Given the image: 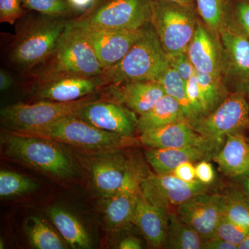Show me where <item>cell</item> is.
<instances>
[{
	"mask_svg": "<svg viewBox=\"0 0 249 249\" xmlns=\"http://www.w3.org/2000/svg\"><path fill=\"white\" fill-rule=\"evenodd\" d=\"M11 132L67 144L91 156L119 151L125 147L142 144L139 139L124 137L98 129L75 114L37 128Z\"/></svg>",
	"mask_w": 249,
	"mask_h": 249,
	"instance_id": "3",
	"label": "cell"
},
{
	"mask_svg": "<svg viewBox=\"0 0 249 249\" xmlns=\"http://www.w3.org/2000/svg\"><path fill=\"white\" fill-rule=\"evenodd\" d=\"M152 0H103L88 14L73 18L93 29L137 30L150 24Z\"/></svg>",
	"mask_w": 249,
	"mask_h": 249,
	"instance_id": "8",
	"label": "cell"
},
{
	"mask_svg": "<svg viewBox=\"0 0 249 249\" xmlns=\"http://www.w3.org/2000/svg\"><path fill=\"white\" fill-rule=\"evenodd\" d=\"M71 19L40 14L24 19L8 49L9 65L24 74L40 65L58 45Z\"/></svg>",
	"mask_w": 249,
	"mask_h": 249,
	"instance_id": "2",
	"label": "cell"
},
{
	"mask_svg": "<svg viewBox=\"0 0 249 249\" xmlns=\"http://www.w3.org/2000/svg\"><path fill=\"white\" fill-rule=\"evenodd\" d=\"M224 214L242 227L249 229V196L234 186L222 193Z\"/></svg>",
	"mask_w": 249,
	"mask_h": 249,
	"instance_id": "30",
	"label": "cell"
},
{
	"mask_svg": "<svg viewBox=\"0 0 249 249\" xmlns=\"http://www.w3.org/2000/svg\"><path fill=\"white\" fill-rule=\"evenodd\" d=\"M213 160L219 171L232 180L249 173V142L245 133L228 134Z\"/></svg>",
	"mask_w": 249,
	"mask_h": 249,
	"instance_id": "23",
	"label": "cell"
},
{
	"mask_svg": "<svg viewBox=\"0 0 249 249\" xmlns=\"http://www.w3.org/2000/svg\"><path fill=\"white\" fill-rule=\"evenodd\" d=\"M75 115L98 129L124 137H134L137 131L139 118L135 112L103 97L81 108Z\"/></svg>",
	"mask_w": 249,
	"mask_h": 249,
	"instance_id": "11",
	"label": "cell"
},
{
	"mask_svg": "<svg viewBox=\"0 0 249 249\" xmlns=\"http://www.w3.org/2000/svg\"><path fill=\"white\" fill-rule=\"evenodd\" d=\"M196 179L206 185L211 184L215 178L213 167L208 160L197 162L196 165Z\"/></svg>",
	"mask_w": 249,
	"mask_h": 249,
	"instance_id": "39",
	"label": "cell"
},
{
	"mask_svg": "<svg viewBox=\"0 0 249 249\" xmlns=\"http://www.w3.org/2000/svg\"><path fill=\"white\" fill-rule=\"evenodd\" d=\"M203 249H238V247L219 237H213L204 240Z\"/></svg>",
	"mask_w": 249,
	"mask_h": 249,
	"instance_id": "42",
	"label": "cell"
},
{
	"mask_svg": "<svg viewBox=\"0 0 249 249\" xmlns=\"http://www.w3.org/2000/svg\"><path fill=\"white\" fill-rule=\"evenodd\" d=\"M249 232L248 228L242 227L224 214L218 223L213 237H219L238 247Z\"/></svg>",
	"mask_w": 249,
	"mask_h": 249,
	"instance_id": "34",
	"label": "cell"
},
{
	"mask_svg": "<svg viewBox=\"0 0 249 249\" xmlns=\"http://www.w3.org/2000/svg\"><path fill=\"white\" fill-rule=\"evenodd\" d=\"M14 79L7 71L1 69L0 71V90L2 92L7 91L12 87Z\"/></svg>",
	"mask_w": 249,
	"mask_h": 249,
	"instance_id": "44",
	"label": "cell"
},
{
	"mask_svg": "<svg viewBox=\"0 0 249 249\" xmlns=\"http://www.w3.org/2000/svg\"><path fill=\"white\" fill-rule=\"evenodd\" d=\"M245 92L247 93V98H248L249 102V84L247 85V88H245Z\"/></svg>",
	"mask_w": 249,
	"mask_h": 249,
	"instance_id": "48",
	"label": "cell"
},
{
	"mask_svg": "<svg viewBox=\"0 0 249 249\" xmlns=\"http://www.w3.org/2000/svg\"><path fill=\"white\" fill-rule=\"evenodd\" d=\"M121 151L92 156L91 181L103 199L110 197L119 189L132 163V160Z\"/></svg>",
	"mask_w": 249,
	"mask_h": 249,
	"instance_id": "19",
	"label": "cell"
},
{
	"mask_svg": "<svg viewBox=\"0 0 249 249\" xmlns=\"http://www.w3.org/2000/svg\"><path fill=\"white\" fill-rule=\"evenodd\" d=\"M39 185L31 178L9 170L0 171V196L9 198L30 193L38 188Z\"/></svg>",
	"mask_w": 249,
	"mask_h": 249,
	"instance_id": "31",
	"label": "cell"
},
{
	"mask_svg": "<svg viewBox=\"0 0 249 249\" xmlns=\"http://www.w3.org/2000/svg\"><path fill=\"white\" fill-rule=\"evenodd\" d=\"M94 93L70 102L40 100L34 103L19 102L1 109V123L5 129L23 131L52 124L62 118L76 114L80 109L102 97Z\"/></svg>",
	"mask_w": 249,
	"mask_h": 249,
	"instance_id": "7",
	"label": "cell"
},
{
	"mask_svg": "<svg viewBox=\"0 0 249 249\" xmlns=\"http://www.w3.org/2000/svg\"><path fill=\"white\" fill-rule=\"evenodd\" d=\"M224 53V71L237 83V89L245 91L249 84V37L230 19L219 34Z\"/></svg>",
	"mask_w": 249,
	"mask_h": 249,
	"instance_id": "15",
	"label": "cell"
},
{
	"mask_svg": "<svg viewBox=\"0 0 249 249\" xmlns=\"http://www.w3.org/2000/svg\"><path fill=\"white\" fill-rule=\"evenodd\" d=\"M22 7L52 18H75L67 0H21Z\"/></svg>",
	"mask_w": 249,
	"mask_h": 249,
	"instance_id": "32",
	"label": "cell"
},
{
	"mask_svg": "<svg viewBox=\"0 0 249 249\" xmlns=\"http://www.w3.org/2000/svg\"><path fill=\"white\" fill-rule=\"evenodd\" d=\"M32 88L34 96L38 99L70 102L100 92L103 85L101 76H67L45 82Z\"/></svg>",
	"mask_w": 249,
	"mask_h": 249,
	"instance_id": "20",
	"label": "cell"
},
{
	"mask_svg": "<svg viewBox=\"0 0 249 249\" xmlns=\"http://www.w3.org/2000/svg\"><path fill=\"white\" fill-rule=\"evenodd\" d=\"M233 0H196V11L205 25L219 37L232 14Z\"/></svg>",
	"mask_w": 249,
	"mask_h": 249,
	"instance_id": "27",
	"label": "cell"
},
{
	"mask_svg": "<svg viewBox=\"0 0 249 249\" xmlns=\"http://www.w3.org/2000/svg\"><path fill=\"white\" fill-rule=\"evenodd\" d=\"M232 18L241 31L249 37V1L233 0Z\"/></svg>",
	"mask_w": 249,
	"mask_h": 249,
	"instance_id": "37",
	"label": "cell"
},
{
	"mask_svg": "<svg viewBox=\"0 0 249 249\" xmlns=\"http://www.w3.org/2000/svg\"><path fill=\"white\" fill-rule=\"evenodd\" d=\"M21 0H0V22L14 25L24 15Z\"/></svg>",
	"mask_w": 249,
	"mask_h": 249,
	"instance_id": "36",
	"label": "cell"
},
{
	"mask_svg": "<svg viewBox=\"0 0 249 249\" xmlns=\"http://www.w3.org/2000/svg\"><path fill=\"white\" fill-rule=\"evenodd\" d=\"M29 243L37 249H67V244L44 219L31 216L25 224Z\"/></svg>",
	"mask_w": 249,
	"mask_h": 249,
	"instance_id": "28",
	"label": "cell"
},
{
	"mask_svg": "<svg viewBox=\"0 0 249 249\" xmlns=\"http://www.w3.org/2000/svg\"><path fill=\"white\" fill-rule=\"evenodd\" d=\"M234 181H235V186L245 193L247 196H249V173L246 174L244 176L236 178Z\"/></svg>",
	"mask_w": 249,
	"mask_h": 249,
	"instance_id": "45",
	"label": "cell"
},
{
	"mask_svg": "<svg viewBox=\"0 0 249 249\" xmlns=\"http://www.w3.org/2000/svg\"><path fill=\"white\" fill-rule=\"evenodd\" d=\"M218 37L198 19L186 53L196 71L222 79L225 63Z\"/></svg>",
	"mask_w": 249,
	"mask_h": 249,
	"instance_id": "17",
	"label": "cell"
},
{
	"mask_svg": "<svg viewBox=\"0 0 249 249\" xmlns=\"http://www.w3.org/2000/svg\"><path fill=\"white\" fill-rule=\"evenodd\" d=\"M206 138L224 143L228 134L244 133L249 129V102L247 93L237 89L217 108L192 124Z\"/></svg>",
	"mask_w": 249,
	"mask_h": 249,
	"instance_id": "9",
	"label": "cell"
},
{
	"mask_svg": "<svg viewBox=\"0 0 249 249\" xmlns=\"http://www.w3.org/2000/svg\"><path fill=\"white\" fill-rule=\"evenodd\" d=\"M4 248V242L2 240H0V249H2Z\"/></svg>",
	"mask_w": 249,
	"mask_h": 249,
	"instance_id": "49",
	"label": "cell"
},
{
	"mask_svg": "<svg viewBox=\"0 0 249 249\" xmlns=\"http://www.w3.org/2000/svg\"><path fill=\"white\" fill-rule=\"evenodd\" d=\"M49 215L57 230L72 249H90L91 240L84 226L66 210L53 207Z\"/></svg>",
	"mask_w": 249,
	"mask_h": 249,
	"instance_id": "25",
	"label": "cell"
},
{
	"mask_svg": "<svg viewBox=\"0 0 249 249\" xmlns=\"http://www.w3.org/2000/svg\"><path fill=\"white\" fill-rule=\"evenodd\" d=\"M145 175L142 168L132 160L119 189L110 197L104 199L105 220L109 229L116 230L132 223L140 194L141 181Z\"/></svg>",
	"mask_w": 249,
	"mask_h": 249,
	"instance_id": "14",
	"label": "cell"
},
{
	"mask_svg": "<svg viewBox=\"0 0 249 249\" xmlns=\"http://www.w3.org/2000/svg\"><path fill=\"white\" fill-rule=\"evenodd\" d=\"M169 67V56L150 24L124 58L103 72V88L127 82L159 81Z\"/></svg>",
	"mask_w": 249,
	"mask_h": 249,
	"instance_id": "4",
	"label": "cell"
},
{
	"mask_svg": "<svg viewBox=\"0 0 249 249\" xmlns=\"http://www.w3.org/2000/svg\"><path fill=\"white\" fill-rule=\"evenodd\" d=\"M247 1H249V0H247Z\"/></svg>",
	"mask_w": 249,
	"mask_h": 249,
	"instance_id": "51",
	"label": "cell"
},
{
	"mask_svg": "<svg viewBox=\"0 0 249 249\" xmlns=\"http://www.w3.org/2000/svg\"><path fill=\"white\" fill-rule=\"evenodd\" d=\"M168 222V214L151 204L141 191L132 223L138 228L152 248L165 247Z\"/></svg>",
	"mask_w": 249,
	"mask_h": 249,
	"instance_id": "22",
	"label": "cell"
},
{
	"mask_svg": "<svg viewBox=\"0 0 249 249\" xmlns=\"http://www.w3.org/2000/svg\"><path fill=\"white\" fill-rule=\"evenodd\" d=\"M102 97L124 105L139 116L150 110L165 96L159 81H132L109 85L101 89Z\"/></svg>",
	"mask_w": 249,
	"mask_h": 249,
	"instance_id": "18",
	"label": "cell"
},
{
	"mask_svg": "<svg viewBox=\"0 0 249 249\" xmlns=\"http://www.w3.org/2000/svg\"><path fill=\"white\" fill-rule=\"evenodd\" d=\"M67 1L70 4L76 18L88 14L97 5L102 2L103 0H67Z\"/></svg>",
	"mask_w": 249,
	"mask_h": 249,
	"instance_id": "40",
	"label": "cell"
},
{
	"mask_svg": "<svg viewBox=\"0 0 249 249\" xmlns=\"http://www.w3.org/2000/svg\"><path fill=\"white\" fill-rule=\"evenodd\" d=\"M247 141H248V142H249V134H248V136H247Z\"/></svg>",
	"mask_w": 249,
	"mask_h": 249,
	"instance_id": "50",
	"label": "cell"
},
{
	"mask_svg": "<svg viewBox=\"0 0 249 249\" xmlns=\"http://www.w3.org/2000/svg\"><path fill=\"white\" fill-rule=\"evenodd\" d=\"M169 59L170 67L175 70L185 81L186 82L196 74V69L186 53L169 57Z\"/></svg>",
	"mask_w": 249,
	"mask_h": 249,
	"instance_id": "38",
	"label": "cell"
},
{
	"mask_svg": "<svg viewBox=\"0 0 249 249\" xmlns=\"http://www.w3.org/2000/svg\"><path fill=\"white\" fill-rule=\"evenodd\" d=\"M239 249H249V232L245 240L242 241V243L239 245Z\"/></svg>",
	"mask_w": 249,
	"mask_h": 249,
	"instance_id": "47",
	"label": "cell"
},
{
	"mask_svg": "<svg viewBox=\"0 0 249 249\" xmlns=\"http://www.w3.org/2000/svg\"><path fill=\"white\" fill-rule=\"evenodd\" d=\"M172 174L186 182H193L196 180V165H193V162H185L178 165Z\"/></svg>",
	"mask_w": 249,
	"mask_h": 249,
	"instance_id": "41",
	"label": "cell"
},
{
	"mask_svg": "<svg viewBox=\"0 0 249 249\" xmlns=\"http://www.w3.org/2000/svg\"><path fill=\"white\" fill-rule=\"evenodd\" d=\"M142 145L153 148H180L191 146L212 147L219 150L224 144L203 137L188 120L178 121L140 134Z\"/></svg>",
	"mask_w": 249,
	"mask_h": 249,
	"instance_id": "16",
	"label": "cell"
},
{
	"mask_svg": "<svg viewBox=\"0 0 249 249\" xmlns=\"http://www.w3.org/2000/svg\"><path fill=\"white\" fill-rule=\"evenodd\" d=\"M197 20L196 9L152 0L150 24L169 57L186 53Z\"/></svg>",
	"mask_w": 249,
	"mask_h": 249,
	"instance_id": "6",
	"label": "cell"
},
{
	"mask_svg": "<svg viewBox=\"0 0 249 249\" xmlns=\"http://www.w3.org/2000/svg\"><path fill=\"white\" fill-rule=\"evenodd\" d=\"M186 89L190 102L199 116V119L208 115L210 113L209 106L201 91L196 75L187 80Z\"/></svg>",
	"mask_w": 249,
	"mask_h": 249,
	"instance_id": "35",
	"label": "cell"
},
{
	"mask_svg": "<svg viewBox=\"0 0 249 249\" xmlns=\"http://www.w3.org/2000/svg\"><path fill=\"white\" fill-rule=\"evenodd\" d=\"M204 240L193 227L181 220L176 213L168 214L165 248L201 249Z\"/></svg>",
	"mask_w": 249,
	"mask_h": 249,
	"instance_id": "26",
	"label": "cell"
},
{
	"mask_svg": "<svg viewBox=\"0 0 249 249\" xmlns=\"http://www.w3.org/2000/svg\"><path fill=\"white\" fill-rule=\"evenodd\" d=\"M159 82L163 86L165 94L171 96L178 101L182 108L187 120L191 124L199 119V116L190 102L187 95L186 81L174 70L172 67H168L163 73Z\"/></svg>",
	"mask_w": 249,
	"mask_h": 249,
	"instance_id": "29",
	"label": "cell"
},
{
	"mask_svg": "<svg viewBox=\"0 0 249 249\" xmlns=\"http://www.w3.org/2000/svg\"><path fill=\"white\" fill-rule=\"evenodd\" d=\"M104 71L89 41L71 19L52 53L25 73V79L34 87L63 77L100 76Z\"/></svg>",
	"mask_w": 249,
	"mask_h": 249,
	"instance_id": "1",
	"label": "cell"
},
{
	"mask_svg": "<svg viewBox=\"0 0 249 249\" xmlns=\"http://www.w3.org/2000/svg\"><path fill=\"white\" fill-rule=\"evenodd\" d=\"M219 152L212 147L191 146L180 148H153L144 150L147 163L155 173L172 174L178 165L185 162H199L213 160Z\"/></svg>",
	"mask_w": 249,
	"mask_h": 249,
	"instance_id": "21",
	"label": "cell"
},
{
	"mask_svg": "<svg viewBox=\"0 0 249 249\" xmlns=\"http://www.w3.org/2000/svg\"><path fill=\"white\" fill-rule=\"evenodd\" d=\"M195 75L209 106L210 113L212 112L228 96L226 94L222 79L196 70Z\"/></svg>",
	"mask_w": 249,
	"mask_h": 249,
	"instance_id": "33",
	"label": "cell"
},
{
	"mask_svg": "<svg viewBox=\"0 0 249 249\" xmlns=\"http://www.w3.org/2000/svg\"><path fill=\"white\" fill-rule=\"evenodd\" d=\"M72 21L83 31L105 71L124 58L132 46L143 35L147 27L146 26L137 30L93 29L78 25L73 22V19Z\"/></svg>",
	"mask_w": 249,
	"mask_h": 249,
	"instance_id": "13",
	"label": "cell"
},
{
	"mask_svg": "<svg viewBox=\"0 0 249 249\" xmlns=\"http://www.w3.org/2000/svg\"><path fill=\"white\" fill-rule=\"evenodd\" d=\"M225 202L222 194L206 193L196 195L177 209L178 217L193 227L204 239L214 235L218 223L224 214Z\"/></svg>",
	"mask_w": 249,
	"mask_h": 249,
	"instance_id": "12",
	"label": "cell"
},
{
	"mask_svg": "<svg viewBox=\"0 0 249 249\" xmlns=\"http://www.w3.org/2000/svg\"><path fill=\"white\" fill-rule=\"evenodd\" d=\"M160 1L173 3V4L181 5L190 9H196V0H160Z\"/></svg>",
	"mask_w": 249,
	"mask_h": 249,
	"instance_id": "46",
	"label": "cell"
},
{
	"mask_svg": "<svg viewBox=\"0 0 249 249\" xmlns=\"http://www.w3.org/2000/svg\"><path fill=\"white\" fill-rule=\"evenodd\" d=\"M209 186L197 179L186 182L173 174L155 173L144 175L140 183L147 200L168 214L176 213L178 206L192 196L208 192Z\"/></svg>",
	"mask_w": 249,
	"mask_h": 249,
	"instance_id": "10",
	"label": "cell"
},
{
	"mask_svg": "<svg viewBox=\"0 0 249 249\" xmlns=\"http://www.w3.org/2000/svg\"><path fill=\"white\" fill-rule=\"evenodd\" d=\"M59 143L50 139L21 135L7 129L1 135L3 152L10 160L52 178H71L76 175L74 165Z\"/></svg>",
	"mask_w": 249,
	"mask_h": 249,
	"instance_id": "5",
	"label": "cell"
},
{
	"mask_svg": "<svg viewBox=\"0 0 249 249\" xmlns=\"http://www.w3.org/2000/svg\"><path fill=\"white\" fill-rule=\"evenodd\" d=\"M187 120L182 108L178 101L165 94L155 106L139 116L137 132L139 134L166 124Z\"/></svg>",
	"mask_w": 249,
	"mask_h": 249,
	"instance_id": "24",
	"label": "cell"
},
{
	"mask_svg": "<svg viewBox=\"0 0 249 249\" xmlns=\"http://www.w3.org/2000/svg\"><path fill=\"white\" fill-rule=\"evenodd\" d=\"M118 248L120 249H142V246L140 240L137 237H124L121 241L118 246Z\"/></svg>",
	"mask_w": 249,
	"mask_h": 249,
	"instance_id": "43",
	"label": "cell"
}]
</instances>
